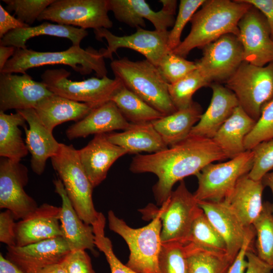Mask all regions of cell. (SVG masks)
<instances>
[{"mask_svg":"<svg viewBox=\"0 0 273 273\" xmlns=\"http://www.w3.org/2000/svg\"><path fill=\"white\" fill-rule=\"evenodd\" d=\"M228 159L212 139L189 136L161 151L133 157L129 169L135 173H152L158 177L153 192L158 205L170 195L176 183L196 175L205 166Z\"/></svg>","mask_w":273,"mask_h":273,"instance_id":"6da1fadb","label":"cell"},{"mask_svg":"<svg viewBox=\"0 0 273 273\" xmlns=\"http://www.w3.org/2000/svg\"><path fill=\"white\" fill-rule=\"evenodd\" d=\"M250 7L243 0L205 1L190 20V33L171 51L185 58L193 49H202L223 35L239 37V22Z\"/></svg>","mask_w":273,"mask_h":273,"instance_id":"7a4b0ae2","label":"cell"},{"mask_svg":"<svg viewBox=\"0 0 273 273\" xmlns=\"http://www.w3.org/2000/svg\"><path fill=\"white\" fill-rule=\"evenodd\" d=\"M69 66L81 75L95 72L97 77L107 76L105 58L100 51L92 47L83 49L72 45L60 52H37L31 49H16L1 73L21 74L32 68L47 65Z\"/></svg>","mask_w":273,"mask_h":273,"instance_id":"3957f363","label":"cell"},{"mask_svg":"<svg viewBox=\"0 0 273 273\" xmlns=\"http://www.w3.org/2000/svg\"><path fill=\"white\" fill-rule=\"evenodd\" d=\"M110 67L115 78L164 116L177 111L169 96L168 83L147 60L133 61L124 57L113 60Z\"/></svg>","mask_w":273,"mask_h":273,"instance_id":"277c9868","label":"cell"},{"mask_svg":"<svg viewBox=\"0 0 273 273\" xmlns=\"http://www.w3.org/2000/svg\"><path fill=\"white\" fill-rule=\"evenodd\" d=\"M145 220L157 216L161 221L162 243L187 242L195 219L203 210L200 207L194 194L187 189L184 180L172 191L168 199L158 208L153 204L139 210Z\"/></svg>","mask_w":273,"mask_h":273,"instance_id":"5b68a950","label":"cell"},{"mask_svg":"<svg viewBox=\"0 0 273 273\" xmlns=\"http://www.w3.org/2000/svg\"><path fill=\"white\" fill-rule=\"evenodd\" d=\"M110 230L120 236L127 244L130 254L126 265L138 273H160L158 258L161 247V221L157 216L143 227L134 229L110 210Z\"/></svg>","mask_w":273,"mask_h":273,"instance_id":"8992f818","label":"cell"},{"mask_svg":"<svg viewBox=\"0 0 273 273\" xmlns=\"http://www.w3.org/2000/svg\"><path fill=\"white\" fill-rule=\"evenodd\" d=\"M51 160L78 216L84 222L92 225L99 212L93 203L94 188L81 166L77 150L72 145L60 143L58 152Z\"/></svg>","mask_w":273,"mask_h":273,"instance_id":"52a82bcc","label":"cell"},{"mask_svg":"<svg viewBox=\"0 0 273 273\" xmlns=\"http://www.w3.org/2000/svg\"><path fill=\"white\" fill-rule=\"evenodd\" d=\"M225 83L239 106L257 121L263 107L273 100V61L264 66L243 61Z\"/></svg>","mask_w":273,"mask_h":273,"instance_id":"ba28073f","label":"cell"},{"mask_svg":"<svg viewBox=\"0 0 273 273\" xmlns=\"http://www.w3.org/2000/svg\"><path fill=\"white\" fill-rule=\"evenodd\" d=\"M70 72L64 68L47 69L41 74L42 82L54 94L86 103L94 108L109 101L122 85L119 79L107 76L80 81L68 79Z\"/></svg>","mask_w":273,"mask_h":273,"instance_id":"9c48e42d","label":"cell"},{"mask_svg":"<svg viewBox=\"0 0 273 273\" xmlns=\"http://www.w3.org/2000/svg\"><path fill=\"white\" fill-rule=\"evenodd\" d=\"M253 163V152L247 150L229 161L207 165L196 175L198 186L194 193L195 199L198 201L224 200L239 178L248 174Z\"/></svg>","mask_w":273,"mask_h":273,"instance_id":"30bf717a","label":"cell"},{"mask_svg":"<svg viewBox=\"0 0 273 273\" xmlns=\"http://www.w3.org/2000/svg\"><path fill=\"white\" fill-rule=\"evenodd\" d=\"M109 11L108 0H54L37 20L50 21L85 30L109 29L113 26Z\"/></svg>","mask_w":273,"mask_h":273,"instance_id":"8fae6325","label":"cell"},{"mask_svg":"<svg viewBox=\"0 0 273 273\" xmlns=\"http://www.w3.org/2000/svg\"><path fill=\"white\" fill-rule=\"evenodd\" d=\"M202 49L197 69L210 83L225 82L244 61L242 43L233 34L223 35Z\"/></svg>","mask_w":273,"mask_h":273,"instance_id":"7c38bea8","label":"cell"},{"mask_svg":"<svg viewBox=\"0 0 273 273\" xmlns=\"http://www.w3.org/2000/svg\"><path fill=\"white\" fill-rule=\"evenodd\" d=\"M94 32L97 39L104 38L107 41V48L99 50L105 59L113 60V54L118 49L127 48L141 54L157 67L164 56L170 51L168 46L169 31L149 30L138 27L135 33L122 36H117L104 28Z\"/></svg>","mask_w":273,"mask_h":273,"instance_id":"4fadbf2b","label":"cell"},{"mask_svg":"<svg viewBox=\"0 0 273 273\" xmlns=\"http://www.w3.org/2000/svg\"><path fill=\"white\" fill-rule=\"evenodd\" d=\"M28 182V170L25 165L1 158L0 208L10 210L15 220L24 218L38 207L24 190Z\"/></svg>","mask_w":273,"mask_h":273,"instance_id":"5bb4252c","label":"cell"},{"mask_svg":"<svg viewBox=\"0 0 273 273\" xmlns=\"http://www.w3.org/2000/svg\"><path fill=\"white\" fill-rule=\"evenodd\" d=\"M244 61L264 66L273 61V40L264 15L251 5L239 22Z\"/></svg>","mask_w":273,"mask_h":273,"instance_id":"9a60e30c","label":"cell"},{"mask_svg":"<svg viewBox=\"0 0 273 273\" xmlns=\"http://www.w3.org/2000/svg\"><path fill=\"white\" fill-rule=\"evenodd\" d=\"M109 11L115 18L133 28L146 27L145 19L151 22L155 30L167 31L173 27L177 1L160 0L163 7L161 10L154 11L145 0H108Z\"/></svg>","mask_w":273,"mask_h":273,"instance_id":"2e32d148","label":"cell"},{"mask_svg":"<svg viewBox=\"0 0 273 273\" xmlns=\"http://www.w3.org/2000/svg\"><path fill=\"white\" fill-rule=\"evenodd\" d=\"M6 258L24 273H36L50 265L61 263L71 251L62 237L24 246L7 247Z\"/></svg>","mask_w":273,"mask_h":273,"instance_id":"e0dca14e","label":"cell"},{"mask_svg":"<svg viewBox=\"0 0 273 273\" xmlns=\"http://www.w3.org/2000/svg\"><path fill=\"white\" fill-rule=\"evenodd\" d=\"M53 94L42 82L34 80L26 73L0 74V111L34 109Z\"/></svg>","mask_w":273,"mask_h":273,"instance_id":"ac0fdd59","label":"cell"},{"mask_svg":"<svg viewBox=\"0 0 273 273\" xmlns=\"http://www.w3.org/2000/svg\"><path fill=\"white\" fill-rule=\"evenodd\" d=\"M81 166L94 188L106 178L113 163L127 154L121 147L111 142L107 133L95 134L82 148L77 150Z\"/></svg>","mask_w":273,"mask_h":273,"instance_id":"d6986e66","label":"cell"},{"mask_svg":"<svg viewBox=\"0 0 273 273\" xmlns=\"http://www.w3.org/2000/svg\"><path fill=\"white\" fill-rule=\"evenodd\" d=\"M61 207L43 203L28 215L16 222V246L62 237L60 227Z\"/></svg>","mask_w":273,"mask_h":273,"instance_id":"ffe728a7","label":"cell"},{"mask_svg":"<svg viewBox=\"0 0 273 273\" xmlns=\"http://www.w3.org/2000/svg\"><path fill=\"white\" fill-rule=\"evenodd\" d=\"M25 118L28 128H24L27 148L31 154L30 166L37 175L44 172L49 158L54 156L60 148L58 143L38 117L34 109L17 110Z\"/></svg>","mask_w":273,"mask_h":273,"instance_id":"44dd1931","label":"cell"},{"mask_svg":"<svg viewBox=\"0 0 273 273\" xmlns=\"http://www.w3.org/2000/svg\"><path fill=\"white\" fill-rule=\"evenodd\" d=\"M209 86L212 90L210 104L193 127L189 136L212 139L239 106L236 95L225 86L220 83L212 82Z\"/></svg>","mask_w":273,"mask_h":273,"instance_id":"7402d4cb","label":"cell"},{"mask_svg":"<svg viewBox=\"0 0 273 273\" xmlns=\"http://www.w3.org/2000/svg\"><path fill=\"white\" fill-rule=\"evenodd\" d=\"M198 202L209 221L223 239L228 255L235 259L243 244L247 228L224 200Z\"/></svg>","mask_w":273,"mask_h":273,"instance_id":"603a6c76","label":"cell"},{"mask_svg":"<svg viewBox=\"0 0 273 273\" xmlns=\"http://www.w3.org/2000/svg\"><path fill=\"white\" fill-rule=\"evenodd\" d=\"M130 124L116 105L109 101L93 109L84 118L70 125L66 131V135L71 141L90 134L124 130Z\"/></svg>","mask_w":273,"mask_h":273,"instance_id":"cb8c5ba5","label":"cell"},{"mask_svg":"<svg viewBox=\"0 0 273 273\" xmlns=\"http://www.w3.org/2000/svg\"><path fill=\"white\" fill-rule=\"evenodd\" d=\"M55 191L61 197L60 215L62 237L71 251L86 249L94 251L95 236L92 225L84 222L74 209L61 180H53Z\"/></svg>","mask_w":273,"mask_h":273,"instance_id":"d4e9b609","label":"cell"},{"mask_svg":"<svg viewBox=\"0 0 273 273\" xmlns=\"http://www.w3.org/2000/svg\"><path fill=\"white\" fill-rule=\"evenodd\" d=\"M264 188L261 180H253L247 174L239 178L224 200L245 228L252 225L262 210Z\"/></svg>","mask_w":273,"mask_h":273,"instance_id":"484cf974","label":"cell"},{"mask_svg":"<svg viewBox=\"0 0 273 273\" xmlns=\"http://www.w3.org/2000/svg\"><path fill=\"white\" fill-rule=\"evenodd\" d=\"M94 108L53 94L40 101L34 108L43 125L50 131L57 125L69 121L82 119Z\"/></svg>","mask_w":273,"mask_h":273,"instance_id":"4316f807","label":"cell"},{"mask_svg":"<svg viewBox=\"0 0 273 273\" xmlns=\"http://www.w3.org/2000/svg\"><path fill=\"white\" fill-rule=\"evenodd\" d=\"M109 140L128 154H152L168 148L151 122L132 123L120 132L107 133Z\"/></svg>","mask_w":273,"mask_h":273,"instance_id":"83f0119b","label":"cell"},{"mask_svg":"<svg viewBox=\"0 0 273 273\" xmlns=\"http://www.w3.org/2000/svg\"><path fill=\"white\" fill-rule=\"evenodd\" d=\"M256 122L239 106L212 140L228 159H233L247 151L244 140Z\"/></svg>","mask_w":273,"mask_h":273,"instance_id":"f1b7e54d","label":"cell"},{"mask_svg":"<svg viewBox=\"0 0 273 273\" xmlns=\"http://www.w3.org/2000/svg\"><path fill=\"white\" fill-rule=\"evenodd\" d=\"M202 113L201 105L193 101L187 108L177 110L151 122L166 145L169 147L189 136Z\"/></svg>","mask_w":273,"mask_h":273,"instance_id":"f546056e","label":"cell"},{"mask_svg":"<svg viewBox=\"0 0 273 273\" xmlns=\"http://www.w3.org/2000/svg\"><path fill=\"white\" fill-rule=\"evenodd\" d=\"M50 35L69 39L72 45L79 46L88 35L86 30L72 26L44 22L35 26L18 28L10 31L0 40V45L27 49V41L39 35Z\"/></svg>","mask_w":273,"mask_h":273,"instance_id":"4dcf8cb0","label":"cell"},{"mask_svg":"<svg viewBox=\"0 0 273 273\" xmlns=\"http://www.w3.org/2000/svg\"><path fill=\"white\" fill-rule=\"evenodd\" d=\"M26 120L18 111L8 114L0 111V156L20 162L28 153L20 126L27 127Z\"/></svg>","mask_w":273,"mask_h":273,"instance_id":"1f68e13d","label":"cell"},{"mask_svg":"<svg viewBox=\"0 0 273 273\" xmlns=\"http://www.w3.org/2000/svg\"><path fill=\"white\" fill-rule=\"evenodd\" d=\"M110 101L116 105L130 123L152 122L164 116L123 84L114 93Z\"/></svg>","mask_w":273,"mask_h":273,"instance_id":"d6a6232c","label":"cell"},{"mask_svg":"<svg viewBox=\"0 0 273 273\" xmlns=\"http://www.w3.org/2000/svg\"><path fill=\"white\" fill-rule=\"evenodd\" d=\"M185 246L189 273H227L234 260L226 253L206 250L190 243Z\"/></svg>","mask_w":273,"mask_h":273,"instance_id":"836d02e7","label":"cell"},{"mask_svg":"<svg viewBox=\"0 0 273 273\" xmlns=\"http://www.w3.org/2000/svg\"><path fill=\"white\" fill-rule=\"evenodd\" d=\"M252 225L256 236V254L273 266V213L271 203L263 202L262 210Z\"/></svg>","mask_w":273,"mask_h":273,"instance_id":"e575fe53","label":"cell"},{"mask_svg":"<svg viewBox=\"0 0 273 273\" xmlns=\"http://www.w3.org/2000/svg\"><path fill=\"white\" fill-rule=\"evenodd\" d=\"M187 243L206 250L228 254L223 239L203 211L194 220Z\"/></svg>","mask_w":273,"mask_h":273,"instance_id":"d590c367","label":"cell"},{"mask_svg":"<svg viewBox=\"0 0 273 273\" xmlns=\"http://www.w3.org/2000/svg\"><path fill=\"white\" fill-rule=\"evenodd\" d=\"M210 84L197 68L178 81L168 84V89L172 102L179 110L189 107L194 101L192 97L195 93Z\"/></svg>","mask_w":273,"mask_h":273,"instance_id":"8d00e7d4","label":"cell"},{"mask_svg":"<svg viewBox=\"0 0 273 273\" xmlns=\"http://www.w3.org/2000/svg\"><path fill=\"white\" fill-rule=\"evenodd\" d=\"M158 266L160 273H189L185 244L176 242L162 243Z\"/></svg>","mask_w":273,"mask_h":273,"instance_id":"74e56055","label":"cell"},{"mask_svg":"<svg viewBox=\"0 0 273 273\" xmlns=\"http://www.w3.org/2000/svg\"><path fill=\"white\" fill-rule=\"evenodd\" d=\"M168 84L174 83L197 68L196 62L168 52L157 67Z\"/></svg>","mask_w":273,"mask_h":273,"instance_id":"f35d334b","label":"cell"},{"mask_svg":"<svg viewBox=\"0 0 273 273\" xmlns=\"http://www.w3.org/2000/svg\"><path fill=\"white\" fill-rule=\"evenodd\" d=\"M106 219L99 218L92 225L95 245L102 252L109 263L111 273H138L123 264L114 253L111 240L105 235Z\"/></svg>","mask_w":273,"mask_h":273,"instance_id":"ab89813d","label":"cell"},{"mask_svg":"<svg viewBox=\"0 0 273 273\" xmlns=\"http://www.w3.org/2000/svg\"><path fill=\"white\" fill-rule=\"evenodd\" d=\"M273 138V100L262 108L254 127L244 140L246 150H251L259 143Z\"/></svg>","mask_w":273,"mask_h":273,"instance_id":"60d3db41","label":"cell"},{"mask_svg":"<svg viewBox=\"0 0 273 273\" xmlns=\"http://www.w3.org/2000/svg\"><path fill=\"white\" fill-rule=\"evenodd\" d=\"M6 10L14 12V15L21 22L29 25L37 20L40 15L54 0H3Z\"/></svg>","mask_w":273,"mask_h":273,"instance_id":"b9f144b4","label":"cell"},{"mask_svg":"<svg viewBox=\"0 0 273 273\" xmlns=\"http://www.w3.org/2000/svg\"><path fill=\"white\" fill-rule=\"evenodd\" d=\"M205 0H181L178 12L172 29L169 31L168 46L170 51L175 49L181 42L180 37L184 28L190 21L198 9Z\"/></svg>","mask_w":273,"mask_h":273,"instance_id":"7bdbcfd3","label":"cell"},{"mask_svg":"<svg viewBox=\"0 0 273 273\" xmlns=\"http://www.w3.org/2000/svg\"><path fill=\"white\" fill-rule=\"evenodd\" d=\"M251 150L253 163L248 175L253 180H260L273 169V138L259 143Z\"/></svg>","mask_w":273,"mask_h":273,"instance_id":"ee69618b","label":"cell"},{"mask_svg":"<svg viewBox=\"0 0 273 273\" xmlns=\"http://www.w3.org/2000/svg\"><path fill=\"white\" fill-rule=\"evenodd\" d=\"M61 263L68 273H96L85 250L71 251Z\"/></svg>","mask_w":273,"mask_h":273,"instance_id":"f6af8a7d","label":"cell"},{"mask_svg":"<svg viewBox=\"0 0 273 273\" xmlns=\"http://www.w3.org/2000/svg\"><path fill=\"white\" fill-rule=\"evenodd\" d=\"M255 236L256 234L253 226L252 225L247 228L242 246L227 273H245L248 265L246 253L247 251L251 248Z\"/></svg>","mask_w":273,"mask_h":273,"instance_id":"bcb514c9","label":"cell"},{"mask_svg":"<svg viewBox=\"0 0 273 273\" xmlns=\"http://www.w3.org/2000/svg\"><path fill=\"white\" fill-rule=\"evenodd\" d=\"M12 212L6 210L0 213V241L8 247L16 246L15 226L16 222Z\"/></svg>","mask_w":273,"mask_h":273,"instance_id":"7dc6e473","label":"cell"},{"mask_svg":"<svg viewBox=\"0 0 273 273\" xmlns=\"http://www.w3.org/2000/svg\"><path fill=\"white\" fill-rule=\"evenodd\" d=\"M29 25L20 21L12 16L1 4H0V38H2L10 31Z\"/></svg>","mask_w":273,"mask_h":273,"instance_id":"c3c4849f","label":"cell"},{"mask_svg":"<svg viewBox=\"0 0 273 273\" xmlns=\"http://www.w3.org/2000/svg\"><path fill=\"white\" fill-rule=\"evenodd\" d=\"M248 265L245 273H271L273 266L261 260L250 248L247 252Z\"/></svg>","mask_w":273,"mask_h":273,"instance_id":"681fc988","label":"cell"},{"mask_svg":"<svg viewBox=\"0 0 273 273\" xmlns=\"http://www.w3.org/2000/svg\"><path fill=\"white\" fill-rule=\"evenodd\" d=\"M258 9L265 17L273 40V0H243Z\"/></svg>","mask_w":273,"mask_h":273,"instance_id":"f907efd6","label":"cell"},{"mask_svg":"<svg viewBox=\"0 0 273 273\" xmlns=\"http://www.w3.org/2000/svg\"><path fill=\"white\" fill-rule=\"evenodd\" d=\"M0 273H24L17 265L0 254Z\"/></svg>","mask_w":273,"mask_h":273,"instance_id":"816d5d0a","label":"cell"},{"mask_svg":"<svg viewBox=\"0 0 273 273\" xmlns=\"http://www.w3.org/2000/svg\"><path fill=\"white\" fill-rule=\"evenodd\" d=\"M16 49L12 46L0 45V72L3 69L6 63L14 55Z\"/></svg>","mask_w":273,"mask_h":273,"instance_id":"f5cc1de1","label":"cell"},{"mask_svg":"<svg viewBox=\"0 0 273 273\" xmlns=\"http://www.w3.org/2000/svg\"><path fill=\"white\" fill-rule=\"evenodd\" d=\"M36 273H68L61 263L49 266Z\"/></svg>","mask_w":273,"mask_h":273,"instance_id":"db71d44e","label":"cell"},{"mask_svg":"<svg viewBox=\"0 0 273 273\" xmlns=\"http://www.w3.org/2000/svg\"><path fill=\"white\" fill-rule=\"evenodd\" d=\"M261 180L264 187H267L270 188L273 195V169L265 174ZM271 208L273 213V202L271 203Z\"/></svg>","mask_w":273,"mask_h":273,"instance_id":"11a10c76","label":"cell"}]
</instances>
